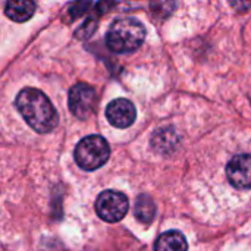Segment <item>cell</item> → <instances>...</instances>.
<instances>
[{
	"mask_svg": "<svg viewBox=\"0 0 251 251\" xmlns=\"http://www.w3.org/2000/svg\"><path fill=\"white\" fill-rule=\"evenodd\" d=\"M91 6V3H88V1H79V3H74V4H71L69 6V15H71V21L72 19H75V18H78V16H81L82 13H85V10H87V7H90Z\"/></svg>",
	"mask_w": 251,
	"mask_h": 251,
	"instance_id": "obj_13",
	"label": "cell"
},
{
	"mask_svg": "<svg viewBox=\"0 0 251 251\" xmlns=\"http://www.w3.org/2000/svg\"><path fill=\"white\" fill-rule=\"evenodd\" d=\"M146 38V26L135 18L124 16L115 19L106 34V44L115 53L135 51Z\"/></svg>",
	"mask_w": 251,
	"mask_h": 251,
	"instance_id": "obj_2",
	"label": "cell"
},
{
	"mask_svg": "<svg viewBox=\"0 0 251 251\" xmlns=\"http://www.w3.org/2000/svg\"><path fill=\"white\" fill-rule=\"evenodd\" d=\"M129 209V201L126 196L121 191L106 190L99 194L96 200V212L99 218L104 222L115 224L125 218Z\"/></svg>",
	"mask_w": 251,
	"mask_h": 251,
	"instance_id": "obj_4",
	"label": "cell"
},
{
	"mask_svg": "<svg viewBox=\"0 0 251 251\" xmlns=\"http://www.w3.org/2000/svg\"><path fill=\"white\" fill-rule=\"evenodd\" d=\"M106 118L115 128H129L137 119L135 106L126 99H115L106 106Z\"/></svg>",
	"mask_w": 251,
	"mask_h": 251,
	"instance_id": "obj_6",
	"label": "cell"
},
{
	"mask_svg": "<svg viewBox=\"0 0 251 251\" xmlns=\"http://www.w3.org/2000/svg\"><path fill=\"white\" fill-rule=\"evenodd\" d=\"M178 143V135L172 128H160L151 137V147L159 153H171Z\"/></svg>",
	"mask_w": 251,
	"mask_h": 251,
	"instance_id": "obj_9",
	"label": "cell"
},
{
	"mask_svg": "<svg viewBox=\"0 0 251 251\" xmlns=\"http://www.w3.org/2000/svg\"><path fill=\"white\" fill-rule=\"evenodd\" d=\"M15 106L24 121L38 134L51 132L59 124V115L49 97L37 88L26 87L15 99Z\"/></svg>",
	"mask_w": 251,
	"mask_h": 251,
	"instance_id": "obj_1",
	"label": "cell"
},
{
	"mask_svg": "<svg viewBox=\"0 0 251 251\" xmlns=\"http://www.w3.org/2000/svg\"><path fill=\"white\" fill-rule=\"evenodd\" d=\"M226 176L232 187L251 190V156L237 154L226 165Z\"/></svg>",
	"mask_w": 251,
	"mask_h": 251,
	"instance_id": "obj_7",
	"label": "cell"
},
{
	"mask_svg": "<svg viewBox=\"0 0 251 251\" xmlns=\"http://www.w3.org/2000/svg\"><path fill=\"white\" fill-rule=\"evenodd\" d=\"M135 218L141 222L149 225L154 216H156V204L153 201V199L147 194H141L138 196L137 201H135V209H134Z\"/></svg>",
	"mask_w": 251,
	"mask_h": 251,
	"instance_id": "obj_11",
	"label": "cell"
},
{
	"mask_svg": "<svg viewBox=\"0 0 251 251\" xmlns=\"http://www.w3.org/2000/svg\"><path fill=\"white\" fill-rule=\"evenodd\" d=\"M74 157L81 169L96 171L109 160L110 146L101 135H88L76 144Z\"/></svg>",
	"mask_w": 251,
	"mask_h": 251,
	"instance_id": "obj_3",
	"label": "cell"
},
{
	"mask_svg": "<svg viewBox=\"0 0 251 251\" xmlns=\"http://www.w3.org/2000/svg\"><path fill=\"white\" fill-rule=\"evenodd\" d=\"M97 29V19L94 18H88L76 31H75V35L78 38H88L94 34V31Z\"/></svg>",
	"mask_w": 251,
	"mask_h": 251,
	"instance_id": "obj_12",
	"label": "cell"
},
{
	"mask_svg": "<svg viewBox=\"0 0 251 251\" xmlns=\"http://www.w3.org/2000/svg\"><path fill=\"white\" fill-rule=\"evenodd\" d=\"M35 3L34 1H7L4 12L7 18H10L15 22H25L31 19V16L35 12Z\"/></svg>",
	"mask_w": 251,
	"mask_h": 251,
	"instance_id": "obj_10",
	"label": "cell"
},
{
	"mask_svg": "<svg viewBox=\"0 0 251 251\" xmlns=\"http://www.w3.org/2000/svg\"><path fill=\"white\" fill-rule=\"evenodd\" d=\"M97 93L96 90L85 84V82H78L75 84L68 94V106L69 110L72 112L74 116L78 119H87L90 118L97 106Z\"/></svg>",
	"mask_w": 251,
	"mask_h": 251,
	"instance_id": "obj_5",
	"label": "cell"
},
{
	"mask_svg": "<svg viewBox=\"0 0 251 251\" xmlns=\"http://www.w3.org/2000/svg\"><path fill=\"white\" fill-rule=\"evenodd\" d=\"M188 243L182 232L168 231L163 232L154 243V251H187Z\"/></svg>",
	"mask_w": 251,
	"mask_h": 251,
	"instance_id": "obj_8",
	"label": "cell"
}]
</instances>
